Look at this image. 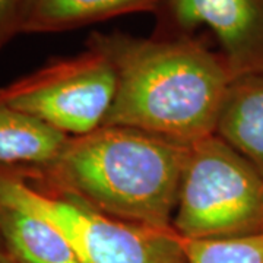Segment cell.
<instances>
[{
	"instance_id": "obj_3",
	"label": "cell",
	"mask_w": 263,
	"mask_h": 263,
	"mask_svg": "<svg viewBox=\"0 0 263 263\" xmlns=\"http://www.w3.org/2000/svg\"><path fill=\"white\" fill-rule=\"evenodd\" d=\"M173 228L184 238L263 233V174L216 135L190 143Z\"/></svg>"
},
{
	"instance_id": "obj_11",
	"label": "cell",
	"mask_w": 263,
	"mask_h": 263,
	"mask_svg": "<svg viewBox=\"0 0 263 263\" xmlns=\"http://www.w3.org/2000/svg\"><path fill=\"white\" fill-rule=\"evenodd\" d=\"M187 263H263V233L226 238H184Z\"/></svg>"
},
{
	"instance_id": "obj_9",
	"label": "cell",
	"mask_w": 263,
	"mask_h": 263,
	"mask_svg": "<svg viewBox=\"0 0 263 263\" xmlns=\"http://www.w3.org/2000/svg\"><path fill=\"white\" fill-rule=\"evenodd\" d=\"M69 141L65 133L10 107L0 98V165L47 167Z\"/></svg>"
},
{
	"instance_id": "obj_10",
	"label": "cell",
	"mask_w": 263,
	"mask_h": 263,
	"mask_svg": "<svg viewBox=\"0 0 263 263\" xmlns=\"http://www.w3.org/2000/svg\"><path fill=\"white\" fill-rule=\"evenodd\" d=\"M0 235L16 263H84L56 227L15 208L0 206Z\"/></svg>"
},
{
	"instance_id": "obj_7",
	"label": "cell",
	"mask_w": 263,
	"mask_h": 263,
	"mask_svg": "<svg viewBox=\"0 0 263 263\" xmlns=\"http://www.w3.org/2000/svg\"><path fill=\"white\" fill-rule=\"evenodd\" d=\"M215 135L263 174V73L231 81L218 116Z\"/></svg>"
},
{
	"instance_id": "obj_14",
	"label": "cell",
	"mask_w": 263,
	"mask_h": 263,
	"mask_svg": "<svg viewBox=\"0 0 263 263\" xmlns=\"http://www.w3.org/2000/svg\"><path fill=\"white\" fill-rule=\"evenodd\" d=\"M9 262L10 263H16V262H15V260H9Z\"/></svg>"
},
{
	"instance_id": "obj_13",
	"label": "cell",
	"mask_w": 263,
	"mask_h": 263,
	"mask_svg": "<svg viewBox=\"0 0 263 263\" xmlns=\"http://www.w3.org/2000/svg\"><path fill=\"white\" fill-rule=\"evenodd\" d=\"M0 263H10L9 260H0Z\"/></svg>"
},
{
	"instance_id": "obj_5",
	"label": "cell",
	"mask_w": 263,
	"mask_h": 263,
	"mask_svg": "<svg viewBox=\"0 0 263 263\" xmlns=\"http://www.w3.org/2000/svg\"><path fill=\"white\" fill-rule=\"evenodd\" d=\"M116 88L111 63L101 53L86 48L78 56L50 60L35 72L0 88V98L72 138L103 126Z\"/></svg>"
},
{
	"instance_id": "obj_6",
	"label": "cell",
	"mask_w": 263,
	"mask_h": 263,
	"mask_svg": "<svg viewBox=\"0 0 263 263\" xmlns=\"http://www.w3.org/2000/svg\"><path fill=\"white\" fill-rule=\"evenodd\" d=\"M157 35H190L206 25L233 79L263 73V0H167Z\"/></svg>"
},
{
	"instance_id": "obj_2",
	"label": "cell",
	"mask_w": 263,
	"mask_h": 263,
	"mask_svg": "<svg viewBox=\"0 0 263 263\" xmlns=\"http://www.w3.org/2000/svg\"><path fill=\"white\" fill-rule=\"evenodd\" d=\"M189 145L148 132L101 126L72 136L40 176L120 221L173 228Z\"/></svg>"
},
{
	"instance_id": "obj_8",
	"label": "cell",
	"mask_w": 263,
	"mask_h": 263,
	"mask_svg": "<svg viewBox=\"0 0 263 263\" xmlns=\"http://www.w3.org/2000/svg\"><path fill=\"white\" fill-rule=\"evenodd\" d=\"M167 0H25L21 34L62 32L105 19L151 12Z\"/></svg>"
},
{
	"instance_id": "obj_12",
	"label": "cell",
	"mask_w": 263,
	"mask_h": 263,
	"mask_svg": "<svg viewBox=\"0 0 263 263\" xmlns=\"http://www.w3.org/2000/svg\"><path fill=\"white\" fill-rule=\"evenodd\" d=\"M25 0H0V50L21 34Z\"/></svg>"
},
{
	"instance_id": "obj_4",
	"label": "cell",
	"mask_w": 263,
	"mask_h": 263,
	"mask_svg": "<svg viewBox=\"0 0 263 263\" xmlns=\"http://www.w3.org/2000/svg\"><path fill=\"white\" fill-rule=\"evenodd\" d=\"M0 206L15 208L56 227L84 263H187L174 228L116 219L75 195L37 187L21 176L0 173Z\"/></svg>"
},
{
	"instance_id": "obj_1",
	"label": "cell",
	"mask_w": 263,
	"mask_h": 263,
	"mask_svg": "<svg viewBox=\"0 0 263 263\" xmlns=\"http://www.w3.org/2000/svg\"><path fill=\"white\" fill-rule=\"evenodd\" d=\"M86 47L114 67L117 88L103 126L148 132L190 145L215 135L233 81L219 51L192 35L151 38L94 32Z\"/></svg>"
}]
</instances>
